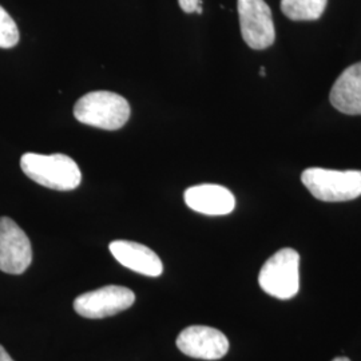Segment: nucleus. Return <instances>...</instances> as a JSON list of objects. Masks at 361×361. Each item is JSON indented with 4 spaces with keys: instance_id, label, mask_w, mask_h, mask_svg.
Here are the masks:
<instances>
[{
    "instance_id": "obj_16",
    "label": "nucleus",
    "mask_w": 361,
    "mask_h": 361,
    "mask_svg": "<svg viewBox=\"0 0 361 361\" xmlns=\"http://www.w3.org/2000/svg\"><path fill=\"white\" fill-rule=\"evenodd\" d=\"M259 75H261V77H265V75H267V71H265V67H261V68H259Z\"/></svg>"
},
{
    "instance_id": "obj_11",
    "label": "nucleus",
    "mask_w": 361,
    "mask_h": 361,
    "mask_svg": "<svg viewBox=\"0 0 361 361\" xmlns=\"http://www.w3.org/2000/svg\"><path fill=\"white\" fill-rule=\"evenodd\" d=\"M329 99L340 113L361 116V62L349 66L336 79Z\"/></svg>"
},
{
    "instance_id": "obj_10",
    "label": "nucleus",
    "mask_w": 361,
    "mask_h": 361,
    "mask_svg": "<svg viewBox=\"0 0 361 361\" xmlns=\"http://www.w3.org/2000/svg\"><path fill=\"white\" fill-rule=\"evenodd\" d=\"M110 252L119 264L143 276L158 277L164 271L161 258L150 247L134 243L118 240L110 244Z\"/></svg>"
},
{
    "instance_id": "obj_13",
    "label": "nucleus",
    "mask_w": 361,
    "mask_h": 361,
    "mask_svg": "<svg viewBox=\"0 0 361 361\" xmlns=\"http://www.w3.org/2000/svg\"><path fill=\"white\" fill-rule=\"evenodd\" d=\"M19 43V30L13 18L0 6V49H11Z\"/></svg>"
},
{
    "instance_id": "obj_7",
    "label": "nucleus",
    "mask_w": 361,
    "mask_h": 361,
    "mask_svg": "<svg viewBox=\"0 0 361 361\" xmlns=\"http://www.w3.org/2000/svg\"><path fill=\"white\" fill-rule=\"evenodd\" d=\"M32 262V247L26 233L8 217H0V271L22 274Z\"/></svg>"
},
{
    "instance_id": "obj_6",
    "label": "nucleus",
    "mask_w": 361,
    "mask_h": 361,
    "mask_svg": "<svg viewBox=\"0 0 361 361\" xmlns=\"http://www.w3.org/2000/svg\"><path fill=\"white\" fill-rule=\"evenodd\" d=\"M135 302V295L126 286L107 285L83 293L74 300V310L86 319H104L129 310Z\"/></svg>"
},
{
    "instance_id": "obj_9",
    "label": "nucleus",
    "mask_w": 361,
    "mask_h": 361,
    "mask_svg": "<svg viewBox=\"0 0 361 361\" xmlns=\"http://www.w3.org/2000/svg\"><path fill=\"white\" fill-rule=\"evenodd\" d=\"M186 205L207 216H226L235 207L232 192L221 185L202 183L189 188L183 194Z\"/></svg>"
},
{
    "instance_id": "obj_8",
    "label": "nucleus",
    "mask_w": 361,
    "mask_h": 361,
    "mask_svg": "<svg viewBox=\"0 0 361 361\" xmlns=\"http://www.w3.org/2000/svg\"><path fill=\"white\" fill-rule=\"evenodd\" d=\"M177 347L189 357L201 360H219L229 350L226 336L216 328L193 325L188 326L177 337Z\"/></svg>"
},
{
    "instance_id": "obj_5",
    "label": "nucleus",
    "mask_w": 361,
    "mask_h": 361,
    "mask_svg": "<svg viewBox=\"0 0 361 361\" xmlns=\"http://www.w3.org/2000/svg\"><path fill=\"white\" fill-rule=\"evenodd\" d=\"M241 35L253 50H265L276 40L271 8L265 0H238Z\"/></svg>"
},
{
    "instance_id": "obj_14",
    "label": "nucleus",
    "mask_w": 361,
    "mask_h": 361,
    "mask_svg": "<svg viewBox=\"0 0 361 361\" xmlns=\"http://www.w3.org/2000/svg\"><path fill=\"white\" fill-rule=\"evenodd\" d=\"M178 3L183 13H195L198 4L202 3V0H178Z\"/></svg>"
},
{
    "instance_id": "obj_12",
    "label": "nucleus",
    "mask_w": 361,
    "mask_h": 361,
    "mask_svg": "<svg viewBox=\"0 0 361 361\" xmlns=\"http://www.w3.org/2000/svg\"><path fill=\"white\" fill-rule=\"evenodd\" d=\"M328 0H281V11L295 22H312L322 18Z\"/></svg>"
},
{
    "instance_id": "obj_2",
    "label": "nucleus",
    "mask_w": 361,
    "mask_h": 361,
    "mask_svg": "<svg viewBox=\"0 0 361 361\" xmlns=\"http://www.w3.org/2000/svg\"><path fill=\"white\" fill-rule=\"evenodd\" d=\"M130 104L111 91H92L78 99L74 116L83 125L104 130H118L129 121Z\"/></svg>"
},
{
    "instance_id": "obj_4",
    "label": "nucleus",
    "mask_w": 361,
    "mask_h": 361,
    "mask_svg": "<svg viewBox=\"0 0 361 361\" xmlns=\"http://www.w3.org/2000/svg\"><path fill=\"white\" fill-rule=\"evenodd\" d=\"M300 255L284 247L276 252L261 268L258 284L261 289L280 300H289L300 290Z\"/></svg>"
},
{
    "instance_id": "obj_17",
    "label": "nucleus",
    "mask_w": 361,
    "mask_h": 361,
    "mask_svg": "<svg viewBox=\"0 0 361 361\" xmlns=\"http://www.w3.org/2000/svg\"><path fill=\"white\" fill-rule=\"evenodd\" d=\"M332 361H350L349 359H347V357H336V359H334Z\"/></svg>"
},
{
    "instance_id": "obj_15",
    "label": "nucleus",
    "mask_w": 361,
    "mask_h": 361,
    "mask_svg": "<svg viewBox=\"0 0 361 361\" xmlns=\"http://www.w3.org/2000/svg\"><path fill=\"white\" fill-rule=\"evenodd\" d=\"M0 361H15L13 357L8 355V352L0 345Z\"/></svg>"
},
{
    "instance_id": "obj_1",
    "label": "nucleus",
    "mask_w": 361,
    "mask_h": 361,
    "mask_svg": "<svg viewBox=\"0 0 361 361\" xmlns=\"http://www.w3.org/2000/svg\"><path fill=\"white\" fill-rule=\"evenodd\" d=\"M20 168L30 180L52 190H74L82 182L80 169L68 155L26 153L20 158Z\"/></svg>"
},
{
    "instance_id": "obj_3",
    "label": "nucleus",
    "mask_w": 361,
    "mask_h": 361,
    "mask_svg": "<svg viewBox=\"0 0 361 361\" xmlns=\"http://www.w3.org/2000/svg\"><path fill=\"white\" fill-rule=\"evenodd\" d=\"M301 180L310 194L324 202H345L361 195L360 170L307 169Z\"/></svg>"
}]
</instances>
